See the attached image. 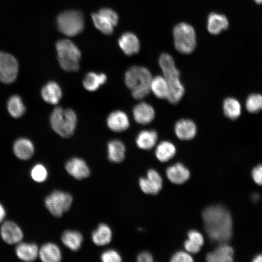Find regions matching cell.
Returning a JSON list of instances; mask_svg holds the SVG:
<instances>
[{"mask_svg":"<svg viewBox=\"0 0 262 262\" xmlns=\"http://www.w3.org/2000/svg\"><path fill=\"white\" fill-rule=\"evenodd\" d=\"M205 231L214 242L227 243L232 234V220L229 211L216 205L206 208L202 212Z\"/></svg>","mask_w":262,"mask_h":262,"instance_id":"6da1fadb","label":"cell"},{"mask_svg":"<svg viewBox=\"0 0 262 262\" xmlns=\"http://www.w3.org/2000/svg\"><path fill=\"white\" fill-rule=\"evenodd\" d=\"M159 63L163 76L169 85L167 100L171 103L176 104L182 98L184 93V87L180 80V72L173 58L168 53H164L160 55Z\"/></svg>","mask_w":262,"mask_h":262,"instance_id":"7a4b0ae2","label":"cell"},{"mask_svg":"<svg viewBox=\"0 0 262 262\" xmlns=\"http://www.w3.org/2000/svg\"><path fill=\"white\" fill-rule=\"evenodd\" d=\"M152 78L150 72L146 67L134 66L130 67L125 74V82L131 91L133 98L141 99L150 92V82Z\"/></svg>","mask_w":262,"mask_h":262,"instance_id":"3957f363","label":"cell"},{"mask_svg":"<svg viewBox=\"0 0 262 262\" xmlns=\"http://www.w3.org/2000/svg\"><path fill=\"white\" fill-rule=\"evenodd\" d=\"M51 126L53 131L64 138L73 135L77 123L75 112L70 108L57 107L54 109L50 117Z\"/></svg>","mask_w":262,"mask_h":262,"instance_id":"277c9868","label":"cell"},{"mask_svg":"<svg viewBox=\"0 0 262 262\" xmlns=\"http://www.w3.org/2000/svg\"><path fill=\"white\" fill-rule=\"evenodd\" d=\"M59 65L64 70L75 72L79 70L81 53L78 48L71 41L63 39L56 44Z\"/></svg>","mask_w":262,"mask_h":262,"instance_id":"5b68a950","label":"cell"},{"mask_svg":"<svg viewBox=\"0 0 262 262\" xmlns=\"http://www.w3.org/2000/svg\"><path fill=\"white\" fill-rule=\"evenodd\" d=\"M173 33L175 47L178 51L189 54L194 51L196 46V36L190 25L180 23L174 27Z\"/></svg>","mask_w":262,"mask_h":262,"instance_id":"8992f818","label":"cell"},{"mask_svg":"<svg viewBox=\"0 0 262 262\" xmlns=\"http://www.w3.org/2000/svg\"><path fill=\"white\" fill-rule=\"evenodd\" d=\"M57 23L59 31L68 36L81 33L84 28L83 15L77 10L64 11L59 15Z\"/></svg>","mask_w":262,"mask_h":262,"instance_id":"52a82bcc","label":"cell"},{"mask_svg":"<svg viewBox=\"0 0 262 262\" xmlns=\"http://www.w3.org/2000/svg\"><path fill=\"white\" fill-rule=\"evenodd\" d=\"M72 201L73 198L70 194L55 190L46 197L45 204L53 216L60 217L70 209Z\"/></svg>","mask_w":262,"mask_h":262,"instance_id":"ba28073f","label":"cell"},{"mask_svg":"<svg viewBox=\"0 0 262 262\" xmlns=\"http://www.w3.org/2000/svg\"><path fill=\"white\" fill-rule=\"evenodd\" d=\"M92 19L97 29L106 35H110L117 24L118 17L113 10L104 8L98 13L92 14Z\"/></svg>","mask_w":262,"mask_h":262,"instance_id":"9c48e42d","label":"cell"},{"mask_svg":"<svg viewBox=\"0 0 262 262\" xmlns=\"http://www.w3.org/2000/svg\"><path fill=\"white\" fill-rule=\"evenodd\" d=\"M18 63L11 54L0 51V81L4 83L13 82L16 78Z\"/></svg>","mask_w":262,"mask_h":262,"instance_id":"30bf717a","label":"cell"},{"mask_svg":"<svg viewBox=\"0 0 262 262\" xmlns=\"http://www.w3.org/2000/svg\"><path fill=\"white\" fill-rule=\"evenodd\" d=\"M67 172L77 180H82L89 177L90 169L86 162L80 158L74 157L68 160L65 164Z\"/></svg>","mask_w":262,"mask_h":262,"instance_id":"8fae6325","label":"cell"},{"mask_svg":"<svg viewBox=\"0 0 262 262\" xmlns=\"http://www.w3.org/2000/svg\"><path fill=\"white\" fill-rule=\"evenodd\" d=\"M0 235L2 239L9 244L19 243L23 234L20 227L12 221H6L1 225Z\"/></svg>","mask_w":262,"mask_h":262,"instance_id":"7c38bea8","label":"cell"},{"mask_svg":"<svg viewBox=\"0 0 262 262\" xmlns=\"http://www.w3.org/2000/svg\"><path fill=\"white\" fill-rule=\"evenodd\" d=\"M108 127L115 132L126 131L130 126L129 118L127 114L120 110L111 113L106 120Z\"/></svg>","mask_w":262,"mask_h":262,"instance_id":"4fadbf2b","label":"cell"},{"mask_svg":"<svg viewBox=\"0 0 262 262\" xmlns=\"http://www.w3.org/2000/svg\"><path fill=\"white\" fill-rule=\"evenodd\" d=\"M132 114L135 121L141 125L150 123L155 115L153 107L145 102H141L136 104L133 108Z\"/></svg>","mask_w":262,"mask_h":262,"instance_id":"5bb4252c","label":"cell"},{"mask_svg":"<svg viewBox=\"0 0 262 262\" xmlns=\"http://www.w3.org/2000/svg\"><path fill=\"white\" fill-rule=\"evenodd\" d=\"M175 133L181 140H189L194 138L197 132L195 123L189 119H181L175 125Z\"/></svg>","mask_w":262,"mask_h":262,"instance_id":"9a60e30c","label":"cell"},{"mask_svg":"<svg viewBox=\"0 0 262 262\" xmlns=\"http://www.w3.org/2000/svg\"><path fill=\"white\" fill-rule=\"evenodd\" d=\"M233 249L227 243H220L213 251L206 255L209 262H231L233 261Z\"/></svg>","mask_w":262,"mask_h":262,"instance_id":"2e32d148","label":"cell"},{"mask_svg":"<svg viewBox=\"0 0 262 262\" xmlns=\"http://www.w3.org/2000/svg\"><path fill=\"white\" fill-rule=\"evenodd\" d=\"M118 45L127 55L137 53L140 49V43L137 36L133 33L127 32L119 38Z\"/></svg>","mask_w":262,"mask_h":262,"instance_id":"e0dca14e","label":"cell"},{"mask_svg":"<svg viewBox=\"0 0 262 262\" xmlns=\"http://www.w3.org/2000/svg\"><path fill=\"white\" fill-rule=\"evenodd\" d=\"M41 96L45 101L50 104H57L62 97V90L55 82H49L41 90Z\"/></svg>","mask_w":262,"mask_h":262,"instance_id":"ac0fdd59","label":"cell"},{"mask_svg":"<svg viewBox=\"0 0 262 262\" xmlns=\"http://www.w3.org/2000/svg\"><path fill=\"white\" fill-rule=\"evenodd\" d=\"M168 179L175 184H182L190 177L189 170L181 163H177L168 167L166 171Z\"/></svg>","mask_w":262,"mask_h":262,"instance_id":"d6986e66","label":"cell"},{"mask_svg":"<svg viewBox=\"0 0 262 262\" xmlns=\"http://www.w3.org/2000/svg\"><path fill=\"white\" fill-rule=\"evenodd\" d=\"M229 21L223 15L213 13L209 15L207 20V29L210 33L218 34L229 27Z\"/></svg>","mask_w":262,"mask_h":262,"instance_id":"ffe728a7","label":"cell"},{"mask_svg":"<svg viewBox=\"0 0 262 262\" xmlns=\"http://www.w3.org/2000/svg\"><path fill=\"white\" fill-rule=\"evenodd\" d=\"M126 148L124 143L119 140L114 139L107 145V155L110 161L118 163L122 162L125 157Z\"/></svg>","mask_w":262,"mask_h":262,"instance_id":"44dd1931","label":"cell"},{"mask_svg":"<svg viewBox=\"0 0 262 262\" xmlns=\"http://www.w3.org/2000/svg\"><path fill=\"white\" fill-rule=\"evenodd\" d=\"M39 256L44 262H58L62 260L59 247L55 244L48 243L43 245L39 250Z\"/></svg>","mask_w":262,"mask_h":262,"instance_id":"7402d4cb","label":"cell"},{"mask_svg":"<svg viewBox=\"0 0 262 262\" xmlns=\"http://www.w3.org/2000/svg\"><path fill=\"white\" fill-rule=\"evenodd\" d=\"M157 140L158 134L155 131L144 130L138 134L135 142L139 148L149 150L155 146Z\"/></svg>","mask_w":262,"mask_h":262,"instance_id":"603a6c76","label":"cell"},{"mask_svg":"<svg viewBox=\"0 0 262 262\" xmlns=\"http://www.w3.org/2000/svg\"><path fill=\"white\" fill-rule=\"evenodd\" d=\"M16 252L19 259L26 262L35 260L39 255L38 248L33 243H19L16 248Z\"/></svg>","mask_w":262,"mask_h":262,"instance_id":"cb8c5ba5","label":"cell"},{"mask_svg":"<svg viewBox=\"0 0 262 262\" xmlns=\"http://www.w3.org/2000/svg\"><path fill=\"white\" fill-rule=\"evenodd\" d=\"M13 150L15 155L21 160L30 159L34 153L32 142L26 138H20L14 143Z\"/></svg>","mask_w":262,"mask_h":262,"instance_id":"d4e9b609","label":"cell"},{"mask_svg":"<svg viewBox=\"0 0 262 262\" xmlns=\"http://www.w3.org/2000/svg\"><path fill=\"white\" fill-rule=\"evenodd\" d=\"M150 87V91L157 98L167 99L169 88L168 82L164 76L158 75L152 77Z\"/></svg>","mask_w":262,"mask_h":262,"instance_id":"484cf974","label":"cell"},{"mask_svg":"<svg viewBox=\"0 0 262 262\" xmlns=\"http://www.w3.org/2000/svg\"><path fill=\"white\" fill-rule=\"evenodd\" d=\"M61 240L64 245L70 250L77 251L81 246L83 237L78 231L66 230L63 232Z\"/></svg>","mask_w":262,"mask_h":262,"instance_id":"4316f807","label":"cell"},{"mask_svg":"<svg viewBox=\"0 0 262 262\" xmlns=\"http://www.w3.org/2000/svg\"><path fill=\"white\" fill-rule=\"evenodd\" d=\"M107 81L106 75L104 73H88L82 81L83 87L87 91L94 92L97 90Z\"/></svg>","mask_w":262,"mask_h":262,"instance_id":"83f0119b","label":"cell"},{"mask_svg":"<svg viewBox=\"0 0 262 262\" xmlns=\"http://www.w3.org/2000/svg\"><path fill=\"white\" fill-rule=\"evenodd\" d=\"M112 232L110 228L106 224H100L98 228L94 230L91 238L95 244L104 246L109 244L112 239Z\"/></svg>","mask_w":262,"mask_h":262,"instance_id":"f1b7e54d","label":"cell"},{"mask_svg":"<svg viewBox=\"0 0 262 262\" xmlns=\"http://www.w3.org/2000/svg\"><path fill=\"white\" fill-rule=\"evenodd\" d=\"M176 148L175 145L168 141H163L157 146L155 155L162 162H167L175 155Z\"/></svg>","mask_w":262,"mask_h":262,"instance_id":"f546056e","label":"cell"},{"mask_svg":"<svg viewBox=\"0 0 262 262\" xmlns=\"http://www.w3.org/2000/svg\"><path fill=\"white\" fill-rule=\"evenodd\" d=\"M223 109L225 115L232 120L237 119L241 114L240 102L233 98H228L224 100Z\"/></svg>","mask_w":262,"mask_h":262,"instance_id":"4dcf8cb0","label":"cell"},{"mask_svg":"<svg viewBox=\"0 0 262 262\" xmlns=\"http://www.w3.org/2000/svg\"><path fill=\"white\" fill-rule=\"evenodd\" d=\"M7 109L10 115L15 118L21 116L25 111V107L22 99L17 95H14L9 99Z\"/></svg>","mask_w":262,"mask_h":262,"instance_id":"1f68e13d","label":"cell"},{"mask_svg":"<svg viewBox=\"0 0 262 262\" xmlns=\"http://www.w3.org/2000/svg\"><path fill=\"white\" fill-rule=\"evenodd\" d=\"M247 110L251 113H255L262 110V95L252 94L246 99V103Z\"/></svg>","mask_w":262,"mask_h":262,"instance_id":"d6a6232c","label":"cell"},{"mask_svg":"<svg viewBox=\"0 0 262 262\" xmlns=\"http://www.w3.org/2000/svg\"><path fill=\"white\" fill-rule=\"evenodd\" d=\"M31 176L35 181L42 182L47 179L48 171L44 165L38 164L32 168Z\"/></svg>","mask_w":262,"mask_h":262,"instance_id":"836d02e7","label":"cell"},{"mask_svg":"<svg viewBox=\"0 0 262 262\" xmlns=\"http://www.w3.org/2000/svg\"><path fill=\"white\" fill-rule=\"evenodd\" d=\"M139 183L142 191L147 194L155 195L161 190L159 187L147 178H141L139 179Z\"/></svg>","mask_w":262,"mask_h":262,"instance_id":"e575fe53","label":"cell"},{"mask_svg":"<svg viewBox=\"0 0 262 262\" xmlns=\"http://www.w3.org/2000/svg\"><path fill=\"white\" fill-rule=\"evenodd\" d=\"M100 258L103 262H119L122 261L119 254L113 249H109L103 252L101 255Z\"/></svg>","mask_w":262,"mask_h":262,"instance_id":"d590c367","label":"cell"},{"mask_svg":"<svg viewBox=\"0 0 262 262\" xmlns=\"http://www.w3.org/2000/svg\"><path fill=\"white\" fill-rule=\"evenodd\" d=\"M172 262H192L193 258L188 253L184 251H178L171 257Z\"/></svg>","mask_w":262,"mask_h":262,"instance_id":"8d00e7d4","label":"cell"},{"mask_svg":"<svg viewBox=\"0 0 262 262\" xmlns=\"http://www.w3.org/2000/svg\"><path fill=\"white\" fill-rule=\"evenodd\" d=\"M147 178L161 189L162 187V179L159 174L154 169H149L147 173Z\"/></svg>","mask_w":262,"mask_h":262,"instance_id":"74e56055","label":"cell"},{"mask_svg":"<svg viewBox=\"0 0 262 262\" xmlns=\"http://www.w3.org/2000/svg\"><path fill=\"white\" fill-rule=\"evenodd\" d=\"M188 239L201 246L204 243L202 235L195 230H191L188 233Z\"/></svg>","mask_w":262,"mask_h":262,"instance_id":"f35d334b","label":"cell"},{"mask_svg":"<svg viewBox=\"0 0 262 262\" xmlns=\"http://www.w3.org/2000/svg\"><path fill=\"white\" fill-rule=\"evenodd\" d=\"M252 176L256 183L262 185V164L254 167L252 171Z\"/></svg>","mask_w":262,"mask_h":262,"instance_id":"ab89813d","label":"cell"},{"mask_svg":"<svg viewBox=\"0 0 262 262\" xmlns=\"http://www.w3.org/2000/svg\"><path fill=\"white\" fill-rule=\"evenodd\" d=\"M184 246L185 249L188 252L192 253H196L198 252L201 247L200 246L191 241L189 239L184 242Z\"/></svg>","mask_w":262,"mask_h":262,"instance_id":"60d3db41","label":"cell"},{"mask_svg":"<svg viewBox=\"0 0 262 262\" xmlns=\"http://www.w3.org/2000/svg\"><path fill=\"white\" fill-rule=\"evenodd\" d=\"M137 260L139 262H152L153 258L148 252H143L138 255Z\"/></svg>","mask_w":262,"mask_h":262,"instance_id":"b9f144b4","label":"cell"},{"mask_svg":"<svg viewBox=\"0 0 262 262\" xmlns=\"http://www.w3.org/2000/svg\"><path fill=\"white\" fill-rule=\"evenodd\" d=\"M6 215L5 210L3 206L0 203V223L4 219Z\"/></svg>","mask_w":262,"mask_h":262,"instance_id":"7bdbcfd3","label":"cell"},{"mask_svg":"<svg viewBox=\"0 0 262 262\" xmlns=\"http://www.w3.org/2000/svg\"><path fill=\"white\" fill-rule=\"evenodd\" d=\"M254 262H262V254L256 256L253 260Z\"/></svg>","mask_w":262,"mask_h":262,"instance_id":"ee69618b","label":"cell"},{"mask_svg":"<svg viewBox=\"0 0 262 262\" xmlns=\"http://www.w3.org/2000/svg\"><path fill=\"white\" fill-rule=\"evenodd\" d=\"M257 3L261 4H262V0H254Z\"/></svg>","mask_w":262,"mask_h":262,"instance_id":"f6af8a7d","label":"cell"}]
</instances>
